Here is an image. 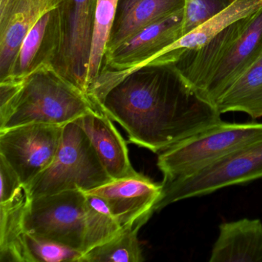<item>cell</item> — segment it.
<instances>
[{"label":"cell","mask_w":262,"mask_h":262,"mask_svg":"<svg viewBox=\"0 0 262 262\" xmlns=\"http://www.w3.org/2000/svg\"><path fill=\"white\" fill-rule=\"evenodd\" d=\"M85 132L76 122L64 125L51 165L25 187L30 199L69 190L84 192L111 182Z\"/></svg>","instance_id":"277c9868"},{"label":"cell","mask_w":262,"mask_h":262,"mask_svg":"<svg viewBox=\"0 0 262 262\" xmlns=\"http://www.w3.org/2000/svg\"><path fill=\"white\" fill-rule=\"evenodd\" d=\"M209 261L262 262L261 221L242 219L222 223Z\"/></svg>","instance_id":"2e32d148"},{"label":"cell","mask_w":262,"mask_h":262,"mask_svg":"<svg viewBox=\"0 0 262 262\" xmlns=\"http://www.w3.org/2000/svg\"><path fill=\"white\" fill-rule=\"evenodd\" d=\"M85 193L69 190L30 199L26 232L82 251L85 229Z\"/></svg>","instance_id":"8992f818"},{"label":"cell","mask_w":262,"mask_h":262,"mask_svg":"<svg viewBox=\"0 0 262 262\" xmlns=\"http://www.w3.org/2000/svg\"><path fill=\"white\" fill-rule=\"evenodd\" d=\"M221 114L243 113L262 118V64L255 62L226 92L217 105Z\"/></svg>","instance_id":"ac0fdd59"},{"label":"cell","mask_w":262,"mask_h":262,"mask_svg":"<svg viewBox=\"0 0 262 262\" xmlns=\"http://www.w3.org/2000/svg\"><path fill=\"white\" fill-rule=\"evenodd\" d=\"M85 221L83 254L117 235L122 228L103 199L86 193Z\"/></svg>","instance_id":"44dd1931"},{"label":"cell","mask_w":262,"mask_h":262,"mask_svg":"<svg viewBox=\"0 0 262 262\" xmlns=\"http://www.w3.org/2000/svg\"><path fill=\"white\" fill-rule=\"evenodd\" d=\"M0 203L10 200L24 189V185L19 176L2 156H0Z\"/></svg>","instance_id":"484cf974"},{"label":"cell","mask_w":262,"mask_h":262,"mask_svg":"<svg viewBox=\"0 0 262 262\" xmlns=\"http://www.w3.org/2000/svg\"><path fill=\"white\" fill-rule=\"evenodd\" d=\"M12 1L13 0H0V16L5 13Z\"/></svg>","instance_id":"4316f807"},{"label":"cell","mask_w":262,"mask_h":262,"mask_svg":"<svg viewBox=\"0 0 262 262\" xmlns=\"http://www.w3.org/2000/svg\"><path fill=\"white\" fill-rule=\"evenodd\" d=\"M99 108L123 127L130 142L155 153L222 121L217 107L202 99L172 64L145 67L128 75Z\"/></svg>","instance_id":"6da1fadb"},{"label":"cell","mask_w":262,"mask_h":262,"mask_svg":"<svg viewBox=\"0 0 262 262\" xmlns=\"http://www.w3.org/2000/svg\"><path fill=\"white\" fill-rule=\"evenodd\" d=\"M25 242L31 262H79L83 255L79 250L59 242L35 237L27 232Z\"/></svg>","instance_id":"603a6c76"},{"label":"cell","mask_w":262,"mask_h":262,"mask_svg":"<svg viewBox=\"0 0 262 262\" xmlns=\"http://www.w3.org/2000/svg\"><path fill=\"white\" fill-rule=\"evenodd\" d=\"M96 110H100L53 64H42L27 76L0 131L32 123L65 125Z\"/></svg>","instance_id":"7a4b0ae2"},{"label":"cell","mask_w":262,"mask_h":262,"mask_svg":"<svg viewBox=\"0 0 262 262\" xmlns=\"http://www.w3.org/2000/svg\"><path fill=\"white\" fill-rule=\"evenodd\" d=\"M151 216H145L134 224L122 227L117 235L85 253L79 262L143 261L138 233Z\"/></svg>","instance_id":"ffe728a7"},{"label":"cell","mask_w":262,"mask_h":262,"mask_svg":"<svg viewBox=\"0 0 262 262\" xmlns=\"http://www.w3.org/2000/svg\"><path fill=\"white\" fill-rule=\"evenodd\" d=\"M262 179V139L185 179L162 182V192L155 206L159 211L179 201L208 195L232 185Z\"/></svg>","instance_id":"5b68a950"},{"label":"cell","mask_w":262,"mask_h":262,"mask_svg":"<svg viewBox=\"0 0 262 262\" xmlns=\"http://www.w3.org/2000/svg\"><path fill=\"white\" fill-rule=\"evenodd\" d=\"M118 1L119 0H97L93 24L91 52L87 70L88 92L93 81L103 70L105 50L114 24Z\"/></svg>","instance_id":"7402d4cb"},{"label":"cell","mask_w":262,"mask_h":262,"mask_svg":"<svg viewBox=\"0 0 262 262\" xmlns=\"http://www.w3.org/2000/svg\"><path fill=\"white\" fill-rule=\"evenodd\" d=\"M236 0H185L183 36L234 4ZM182 36V37H183Z\"/></svg>","instance_id":"cb8c5ba5"},{"label":"cell","mask_w":262,"mask_h":262,"mask_svg":"<svg viewBox=\"0 0 262 262\" xmlns=\"http://www.w3.org/2000/svg\"><path fill=\"white\" fill-rule=\"evenodd\" d=\"M64 0H13L0 16V79L8 76L27 33Z\"/></svg>","instance_id":"4fadbf2b"},{"label":"cell","mask_w":262,"mask_h":262,"mask_svg":"<svg viewBox=\"0 0 262 262\" xmlns=\"http://www.w3.org/2000/svg\"><path fill=\"white\" fill-rule=\"evenodd\" d=\"M27 76H8L0 79V122L7 117L9 112L17 101Z\"/></svg>","instance_id":"d4e9b609"},{"label":"cell","mask_w":262,"mask_h":262,"mask_svg":"<svg viewBox=\"0 0 262 262\" xmlns=\"http://www.w3.org/2000/svg\"><path fill=\"white\" fill-rule=\"evenodd\" d=\"M184 21L185 8L145 27L105 53L103 70H128L157 56L183 36Z\"/></svg>","instance_id":"30bf717a"},{"label":"cell","mask_w":262,"mask_h":262,"mask_svg":"<svg viewBox=\"0 0 262 262\" xmlns=\"http://www.w3.org/2000/svg\"><path fill=\"white\" fill-rule=\"evenodd\" d=\"M260 139L262 122L230 123L222 121L160 152L157 165L163 174L162 182L195 174Z\"/></svg>","instance_id":"3957f363"},{"label":"cell","mask_w":262,"mask_h":262,"mask_svg":"<svg viewBox=\"0 0 262 262\" xmlns=\"http://www.w3.org/2000/svg\"><path fill=\"white\" fill-rule=\"evenodd\" d=\"M25 187L0 203V261L31 262L25 242L24 219L30 202Z\"/></svg>","instance_id":"e0dca14e"},{"label":"cell","mask_w":262,"mask_h":262,"mask_svg":"<svg viewBox=\"0 0 262 262\" xmlns=\"http://www.w3.org/2000/svg\"><path fill=\"white\" fill-rule=\"evenodd\" d=\"M96 4L97 0H64L65 39L56 65V68L87 96V70Z\"/></svg>","instance_id":"ba28073f"},{"label":"cell","mask_w":262,"mask_h":262,"mask_svg":"<svg viewBox=\"0 0 262 262\" xmlns=\"http://www.w3.org/2000/svg\"><path fill=\"white\" fill-rule=\"evenodd\" d=\"M261 56L262 7L253 13L246 30L214 69L199 96L217 107L222 96Z\"/></svg>","instance_id":"9c48e42d"},{"label":"cell","mask_w":262,"mask_h":262,"mask_svg":"<svg viewBox=\"0 0 262 262\" xmlns=\"http://www.w3.org/2000/svg\"><path fill=\"white\" fill-rule=\"evenodd\" d=\"M64 125L32 123L0 131V156L8 162L24 187L54 160Z\"/></svg>","instance_id":"52a82bcc"},{"label":"cell","mask_w":262,"mask_h":262,"mask_svg":"<svg viewBox=\"0 0 262 262\" xmlns=\"http://www.w3.org/2000/svg\"><path fill=\"white\" fill-rule=\"evenodd\" d=\"M185 7V0H119L105 53Z\"/></svg>","instance_id":"9a60e30c"},{"label":"cell","mask_w":262,"mask_h":262,"mask_svg":"<svg viewBox=\"0 0 262 262\" xmlns=\"http://www.w3.org/2000/svg\"><path fill=\"white\" fill-rule=\"evenodd\" d=\"M162 184L139 174L111 182L87 191L103 199L121 227L132 225L142 217L152 215L160 199Z\"/></svg>","instance_id":"8fae6325"},{"label":"cell","mask_w":262,"mask_h":262,"mask_svg":"<svg viewBox=\"0 0 262 262\" xmlns=\"http://www.w3.org/2000/svg\"><path fill=\"white\" fill-rule=\"evenodd\" d=\"M261 7L262 0H236L228 8L201 24L165 50L182 51L201 47L233 23L254 13Z\"/></svg>","instance_id":"d6986e66"},{"label":"cell","mask_w":262,"mask_h":262,"mask_svg":"<svg viewBox=\"0 0 262 262\" xmlns=\"http://www.w3.org/2000/svg\"><path fill=\"white\" fill-rule=\"evenodd\" d=\"M62 3L43 15L27 33L7 77H26L42 64H53L56 67L65 39Z\"/></svg>","instance_id":"7c38bea8"},{"label":"cell","mask_w":262,"mask_h":262,"mask_svg":"<svg viewBox=\"0 0 262 262\" xmlns=\"http://www.w3.org/2000/svg\"><path fill=\"white\" fill-rule=\"evenodd\" d=\"M74 122L88 136L112 179H124L139 174L132 166L126 142L105 113L100 110L92 111Z\"/></svg>","instance_id":"5bb4252c"}]
</instances>
